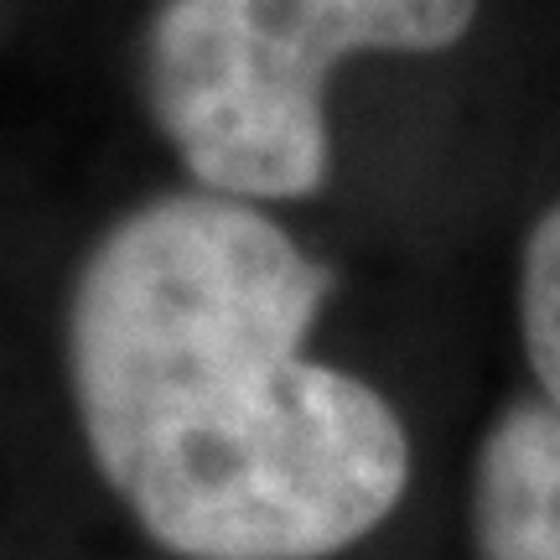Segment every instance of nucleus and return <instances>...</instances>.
Here are the masks:
<instances>
[{
  "label": "nucleus",
  "instance_id": "1",
  "mask_svg": "<svg viewBox=\"0 0 560 560\" xmlns=\"http://www.w3.org/2000/svg\"><path fill=\"white\" fill-rule=\"evenodd\" d=\"M332 270L255 202L125 213L68 301L89 457L187 560H327L405 499L410 441L374 384L306 353Z\"/></svg>",
  "mask_w": 560,
  "mask_h": 560
},
{
  "label": "nucleus",
  "instance_id": "2",
  "mask_svg": "<svg viewBox=\"0 0 560 560\" xmlns=\"http://www.w3.org/2000/svg\"><path fill=\"white\" fill-rule=\"evenodd\" d=\"M478 0H161L145 100L202 192L312 198L332 140L322 89L359 52H446Z\"/></svg>",
  "mask_w": 560,
  "mask_h": 560
},
{
  "label": "nucleus",
  "instance_id": "3",
  "mask_svg": "<svg viewBox=\"0 0 560 560\" xmlns=\"http://www.w3.org/2000/svg\"><path fill=\"white\" fill-rule=\"evenodd\" d=\"M472 540L482 560H560V405L514 400L488 425Z\"/></svg>",
  "mask_w": 560,
  "mask_h": 560
},
{
  "label": "nucleus",
  "instance_id": "4",
  "mask_svg": "<svg viewBox=\"0 0 560 560\" xmlns=\"http://www.w3.org/2000/svg\"><path fill=\"white\" fill-rule=\"evenodd\" d=\"M520 332L545 400L560 405V198L545 208L520 265Z\"/></svg>",
  "mask_w": 560,
  "mask_h": 560
}]
</instances>
